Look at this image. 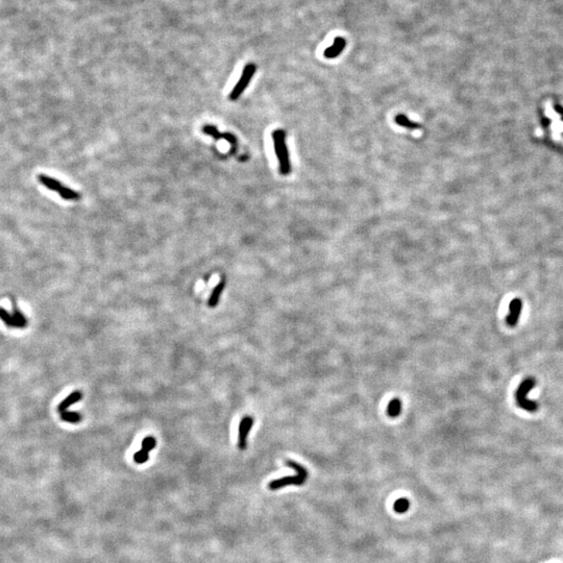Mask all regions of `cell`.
<instances>
[{
  "mask_svg": "<svg viewBox=\"0 0 563 563\" xmlns=\"http://www.w3.org/2000/svg\"><path fill=\"white\" fill-rule=\"evenodd\" d=\"M544 109H545V115H548L551 119H552V125H551V129H552V137L553 139L563 143V121L560 119V116L557 114V112L555 110L553 109V106L550 101L545 102L544 104Z\"/></svg>",
  "mask_w": 563,
  "mask_h": 563,
  "instance_id": "obj_5",
  "label": "cell"
},
{
  "mask_svg": "<svg viewBox=\"0 0 563 563\" xmlns=\"http://www.w3.org/2000/svg\"><path fill=\"white\" fill-rule=\"evenodd\" d=\"M156 446H157V440L155 437H152V436L145 437L142 441V449L145 450H147V451H150L151 450L155 449Z\"/></svg>",
  "mask_w": 563,
  "mask_h": 563,
  "instance_id": "obj_19",
  "label": "cell"
},
{
  "mask_svg": "<svg viewBox=\"0 0 563 563\" xmlns=\"http://www.w3.org/2000/svg\"><path fill=\"white\" fill-rule=\"evenodd\" d=\"M408 508H409V503H408L407 500L400 499V500H398L397 502H395V504H394V510L397 511V512H399V513L405 512V511L408 510Z\"/></svg>",
  "mask_w": 563,
  "mask_h": 563,
  "instance_id": "obj_20",
  "label": "cell"
},
{
  "mask_svg": "<svg viewBox=\"0 0 563 563\" xmlns=\"http://www.w3.org/2000/svg\"><path fill=\"white\" fill-rule=\"evenodd\" d=\"M253 424V420L251 416H245L239 424V436H238V448L240 450H246L247 448V437L251 432Z\"/></svg>",
  "mask_w": 563,
  "mask_h": 563,
  "instance_id": "obj_7",
  "label": "cell"
},
{
  "mask_svg": "<svg viewBox=\"0 0 563 563\" xmlns=\"http://www.w3.org/2000/svg\"><path fill=\"white\" fill-rule=\"evenodd\" d=\"M533 385H534V381L531 379H527L526 381H524L522 384H520L519 389L517 391V398H518L519 405L522 406L524 409H527V410H530V411H533L536 409V405L534 403H532L531 400H529L527 398L529 391L532 389Z\"/></svg>",
  "mask_w": 563,
  "mask_h": 563,
  "instance_id": "obj_6",
  "label": "cell"
},
{
  "mask_svg": "<svg viewBox=\"0 0 563 563\" xmlns=\"http://www.w3.org/2000/svg\"><path fill=\"white\" fill-rule=\"evenodd\" d=\"M13 302V312L10 313L6 310L0 308V319H1L7 327L22 329L28 326V320L25 318L22 312L18 309L15 301Z\"/></svg>",
  "mask_w": 563,
  "mask_h": 563,
  "instance_id": "obj_3",
  "label": "cell"
},
{
  "mask_svg": "<svg viewBox=\"0 0 563 563\" xmlns=\"http://www.w3.org/2000/svg\"><path fill=\"white\" fill-rule=\"evenodd\" d=\"M522 303H520L519 300H514L511 302L510 304V314L509 316L507 317V323L509 326L513 327L516 325L518 316L520 314V311H522Z\"/></svg>",
  "mask_w": 563,
  "mask_h": 563,
  "instance_id": "obj_10",
  "label": "cell"
},
{
  "mask_svg": "<svg viewBox=\"0 0 563 563\" xmlns=\"http://www.w3.org/2000/svg\"><path fill=\"white\" fill-rule=\"evenodd\" d=\"M345 46H346V40L343 37H336L334 40V44L325 50L323 56L327 58H335L338 56H340V54L342 53Z\"/></svg>",
  "mask_w": 563,
  "mask_h": 563,
  "instance_id": "obj_8",
  "label": "cell"
},
{
  "mask_svg": "<svg viewBox=\"0 0 563 563\" xmlns=\"http://www.w3.org/2000/svg\"><path fill=\"white\" fill-rule=\"evenodd\" d=\"M400 411H402V402L398 398L391 399L387 407L388 416L394 419V417H397L400 414Z\"/></svg>",
  "mask_w": 563,
  "mask_h": 563,
  "instance_id": "obj_14",
  "label": "cell"
},
{
  "mask_svg": "<svg viewBox=\"0 0 563 563\" xmlns=\"http://www.w3.org/2000/svg\"><path fill=\"white\" fill-rule=\"evenodd\" d=\"M61 419L70 423H78L82 421V415L78 412H71V411H64L61 413Z\"/></svg>",
  "mask_w": 563,
  "mask_h": 563,
  "instance_id": "obj_16",
  "label": "cell"
},
{
  "mask_svg": "<svg viewBox=\"0 0 563 563\" xmlns=\"http://www.w3.org/2000/svg\"><path fill=\"white\" fill-rule=\"evenodd\" d=\"M255 70H257V66H255L253 63L247 64L244 67L240 80L238 81L235 88L233 89L231 94H229V99L236 100L241 96V94L244 92V90L250 84L253 74L255 73Z\"/></svg>",
  "mask_w": 563,
  "mask_h": 563,
  "instance_id": "obj_4",
  "label": "cell"
},
{
  "mask_svg": "<svg viewBox=\"0 0 563 563\" xmlns=\"http://www.w3.org/2000/svg\"><path fill=\"white\" fill-rule=\"evenodd\" d=\"M272 139L275 143V151L279 161L280 172L283 175H288L291 172V163H290L289 151L286 145V135L283 130H276L272 133Z\"/></svg>",
  "mask_w": 563,
  "mask_h": 563,
  "instance_id": "obj_1",
  "label": "cell"
},
{
  "mask_svg": "<svg viewBox=\"0 0 563 563\" xmlns=\"http://www.w3.org/2000/svg\"><path fill=\"white\" fill-rule=\"evenodd\" d=\"M287 465L293 468L294 471L296 472V474L294 476L283 477V478H281V479L271 481L268 484V488L270 490H278V489L285 487V486H290V485L301 486V485L305 484L307 478H308V472H307V469L304 466H302L301 464L292 461V460H289V461H287Z\"/></svg>",
  "mask_w": 563,
  "mask_h": 563,
  "instance_id": "obj_2",
  "label": "cell"
},
{
  "mask_svg": "<svg viewBox=\"0 0 563 563\" xmlns=\"http://www.w3.org/2000/svg\"><path fill=\"white\" fill-rule=\"evenodd\" d=\"M82 397H83V394H82L81 391H74V392H72V394H70L69 395H68V396L63 400V402L59 403V405H58V407H57L58 412L62 413V412H64V411H66L67 409L69 408V407H71L73 404L80 402V400L82 399Z\"/></svg>",
  "mask_w": 563,
  "mask_h": 563,
  "instance_id": "obj_9",
  "label": "cell"
},
{
  "mask_svg": "<svg viewBox=\"0 0 563 563\" xmlns=\"http://www.w3.org/2000/svg\"><path fill=\"white\" fill-rule=\"evenodd\" d=\"M38 180L42 185H44L46 188H48V189L56 192H58V190L61 189L63 186L57 180H56V178L50 177L45 174H40L38 176Z\"/></svg>",
  "mask_w": 563,
  "mask_h": 563,
  "instance_id": "obj_12",
  "label": "cell"
},
{
  "mask_svg": "<svg viewBox=\"0 0 563 563\" xmlns=\"http://www.w3.org/2000/svg\"><path fill=\"white\" fill-rule=\"evenodd\" d=\"M394 121H395V123L398 124L399 126L406 127V129L412 130V131L419 130L420 127H421V125H420L419 123H416V122L410 120V119H409L406 115H403V114L396 115L395 118H394Z\"/></svg>",
  "mask_w": 563,
  "mask_h": 563,
  "instance_id": "obj_13",
  "label": "cell"
},
{
  "mask_svg": "<svg viewBox=\"0 0 563 563\" xmlns=\"http://www.w3.org/2000/svg\"><path fill=\"white\" fill-rule=\"evenodd\" d=\"M225 280H223L218 285L215 286L214 289H213L211 296L209 298V307L210 308H215V307L218 305L220 296H221V294H223L224 290H225Z\"/></svg>",
  "mask_w": 563,
  "mask_h": 563,
  "instance_id": "obj_11",
  "label": "cell"
},
{
  "mask_svg": "<svg viewBox=\"0 0 563 563\" xmlns=\"http://www.w3.org/2000/svg\"><path fill=\"white\" fill-rule=\"evenodd\" d=\"M149 459V451L141 449L140 450L136 451L134 455V461L137 464H143Z\"/></svg>",
  "mask_w": 563,
  "mask_h": 563,
  "instance_id": "obj_17",
  "label": "cell"
},
{
  "mask_svg": "<svg viewBox=\"0 0 563 563\" xmlns=\"http://www.w3.org/2000/svg\"><path fill=\"white\" fill-rule=\"evenodd\" d=\"M57 193L61 195V197L63 199H66V200H78L81 197L78 192H75L74 190L69 189V188L65 187V186H62V188L58 190Z\"/></svg>",
  "mask_w": 563,
  "mask_h": 563,
  "instance_id": "obj_15",
  "label": "cell"
},
{
  "mask_svg": "<svg viewBox=\"0 0 563 563\" xmlns=\"http://www.w3.org/2000/svg\"><path fill=\"white\" fill-rule=\"evenodd\" d=\"M202 132H203L204 134L212 136V137L215 138V139H220V138H223V137H227V136H228V135H221V134L218 132V130L216 129L215 126H211V125L203 126V127H202Z\"/></svg>",
  "mask_w": 563,
  "mask_h": 563,
  "instance_id": "obj_18",
  "label": "cell"
}]
</instances>
